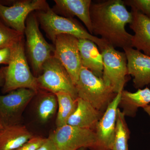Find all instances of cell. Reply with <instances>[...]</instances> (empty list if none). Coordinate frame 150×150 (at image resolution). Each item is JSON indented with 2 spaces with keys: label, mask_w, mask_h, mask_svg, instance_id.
<instances>
[{
  "label": "cell",
  "mask_w": 150,
  "mask_h": 150,
  "mask_svg": "<svg viewBox=\"0 0 150 150\" xmlns=\"http://www.w3.org/2000/svg\"><path fill=\"white\" fill-rule=\"evenodd\" d=\"M86 149H86V148H81V149H79L77 150H86Z\"/></svg>",
  "instance_id": "obj_31"
},
{
  "label": "cell",
  "mask_w": 150,
  "mask_h": 150,
  "mask_svg": "<svg viewBox=\"0 0 150 150\" xmlns=\"http://www.w3.org/2000/svg\"><path fill=\"white\" fill-rule=\"evenodd\" d=\"M132 20L129 27L134 31L131 47L150 56V18L136 9L131 8Z\"/></svg>",
  "instance_id": "obj_15"
},
{
  "label": "cell",
  "mask_w": 150,
  "mask_h": 150,
  "mask_svg": "<svg viewBox=\"0 0 150 150\" xmlns=\"http://www.w3.org/2000/svg\"><path fill=\"white\" fill-rule=\"evenodd\" d=\"M121 93H117L97 124L95 131L97 144L95 150L112 149L115 135L116 113L121 100Z\"/></svg>",
  "instance_id": "obj_12"
},
{
  "label": "cell",
  "mask_w": 150,
  "mask_h": 150,
  "mask_svg": "<svg viewBox=\"0 0 150 150\" xmlns=\"http://www.w3.org/2000/svg\"><path fill=\"white\" fill-rule=\"evenodd\" d=\"M149 103L150 89L146 87L143 89H139L134 93L123 90L121 92L119 106L123 108L122 112L125 116L134 117L139 108H144Z\"/></svg>",
  "instance_id": "obj_19"
},
{
  "label": "cell",
  "mask_w": 150,
  "mask_h": 150,
  "mask_svg": "<svg viewBox=\"0 0 150 150\" xmlns=\"http://www.w3.org/2000/svg\"><path fill=\"white\" fill-rule=\"evenodd\" d=\"M33 137L23 125L5 126L0 131V150H16Z\"/></svg>",
  "instance_id": "obj_18"
},
{
  "label": "cell",
  "mask_w": 150,
  "mask_h": 150,
  "mask_svg": "<svg viewBox=\"0 0 150 150\" xmlns=\"http://www.w3.org/2000/svg\"><path fill=\"white\" fill-rule=\"evenodd\" d=\"M37 93L22 88L0 95V118L4 127L19 124L24 109Z\"/></svg>",
  "instance_id": "obj_10"
},
{
  "label": "cell",
  "mask_w": 150,
  "mask_h": 150,
  "mask_svg": "<svg viewBox=\"0 0 150 150\" xmlns=\"http://www.w3.org/2000/svg\"><path fill=\"white\" fill-rule=\"evenodd\" d=\"M46 139L40 136H34L16 150H37L45 143Z\"/></svg>",
  "instance_id": "obj_25"
},
{
  "label": "cell",
  "mask_w": 150,
  "mask_h": 150,
  "mask_svg": "<svg viewBox=\"0 0 150 150\" xmlns=\"http://www.w3.org/2000/svg\"><path fill=\"white\" fill-rule=\"evenodd\" d=\"M125 5L136 9L150 18V0H125Z\"/></svg>",
  "instance_id": "obj_24"
},
{
  "label": "cell",
  "mask_w": 150,
  "mask_h": 150,
  "mask_svg": "<svg viewBox=\"0 0 150 150\" xmlns=\"http://www.w3.org/2000/svg\"><path fill=\"white\" fill-rule=\"evenodd\" d=\"M35 12L38 23L54 44L58 35L69 34L78 39L91 40L98 46L100 51L109 45L101 38L91 34L77 20L59 15L49 6L46 10Z\"/></svg>",
  "instance_id": "obj_2"
},
{
  "label": "cell",
  "mask_w": 150,
  "mask_h": 150,
  "mask_svg": "<svg viewBox=\"0 0 150 150\" xmlns=\"http://www.w3.org/2000/svg\"><path fill=\"white\" fill-rule=\"evenodd\" d=\"M143 108L145 112L147 113L150 117V105H148L147 106H146Z\"/></svg>",
  "instance_id": "obj_29"
},
{
  "label": "cell",
  "mask_w": 150,
  "mask_h": 150,
  "mask_svg": "<svg viewBox=\"0 0 150 150\" xmlns=\"http://www.w3.org/2000/svg\"><path fill=\"white\" fill-rule=\"evenodd\" d=\"M48 6L45 0L16 1L10 6L0 4V18L7 26L24 34L28 16L35 11L46 10Z\"/></svg>",
  "instance_id": "obj_9"
},
{
  "label": "cell",
  "mask_w": 150,
  "mask_h": 150,
  "mask_svg": "<svg viewBox=\"0 0 150 150\" xmlns=\"http://www.w3.org/2000/svg\"><path fill=\"white\" fill-rule=\"evenodd\" d=\"M24 34L26 37L28 55L34 76L37 77L41 74L44 63L54 56L55 47L43 37L34 13H31L28 17Z\"/></svg>",
  "instance_id": "obj_5"
},
{
  "label": "cell",
  "mask_w": 150,
  "mask_h": 150,
  "mask_svg": "<svg viewBox=\"0 0 150 150\" xmlns=\"http://www.w3.org/2000/svg\"><path fill=\"white\" fill-rule=\"evenodd\" d=\"M77 106L67 121V125L95 131L97 124L103 113L90 103L78 98Z\"/></svg>",
  "instance_id": "obj_16"
},
{
  "label": "cell",
  "mask_w": 150,
  "mask_h": 150,
  "mask_svg": "<svg viewBox=\"0 0 150 150\" xmlns=\"http://www.w3.org/2000/svg\"><path fill=\"white\" fill-rule=\"evenodd\" d=\"M11 47L0 49V64L8 65L11 57Z\"/></svg>",
  "instance_id": "obj_26"
},
{
  "label": "cell",
  "mask_w": 150,
  "mask_h": 150,
  "mask_svg": "<svg viewBox=\"0 0 150 150\" xmlns=\"http://www.w3.org/2000/svg\"><path fill=\"white\" fill-rule=\"evenodd\" d=\"M54 1L55 4L52 9L55 13L66 18L77 17L93 35L90 15L91 0H54Z\"/></svg>",
  "instance_id": "obj_14"
},
{
  "label": "cell",
  "mask_w": 150,
  "mask_h": 150,
  "mask_svg": "<svg viewBox=\"0 0 150 150\" xmlns=\"http://www.w3.org/2000/svg\"><path fill=\"white\" fill-rule=\"evenodd\" d=\"M127 61L128 75L134 77L135 88L150 84V56L131 47L123 48Z\"/></svg>",
  "instance_id": "obj_13"
},
{
  "label": "cell",
  "mask_w": 150,
  "mask_h": 150,
  "mask_svg": "<svg viewBox=\"0 0 150 150\" xmlns=\"http://www.w3.org/2000/svg\"><path fill=\"white\" fill-rule=\"evenodd\" d=\"M90 15L93 35H100L114 48L131 47L133 35L126 31L125 26L132 21V14L126 9L123 1L92 2Z\"/></svg>",
  "instance_id": "obj_1"
},
{
  "label": "cell",
  "mask_w": 150,
  "mask_h": 150,
  "mask_svg": "<svg viewBox=\"0 0 150 150\" xmlns=\"http://www.w3.org/2000/svg\"><path fill=\"white\" fill-rule=\"evenodd\" d=\"M48 138L59 150H77L82 148L95 150L97 144L96 134L93 130L67 124L56 128Z\"/></svg>",
  "instance_id": "obj_8"
},
{
  "label": "cell",
  "mask_w": 150,
  "mask_h": 150,
  "mask_svg": "<svg viewBox=\"0 0 150 150\" xmlns=\"http://www.w3.org/2000/svg\"><path fill=\"white\" fill-rule=\"evenodd\" d=\"M55 95L58 105L56 124V128H59L67 125L69 118L77 106V100L70 94L64 92H60Z\"/></svg>",
  "instance_id": "obj_20"
},
{
  "label": "cell",
  "mask_w": 150,
  "mask_h": 150,
  "mask_svg": "<svg viewBox=\"0 0 150 150\" xmlns=\"http://www.w3.org/2000/svg\"><path fill=\"white\" fill-rule=\"evenodd\" d=\"M37 150H59L58 148L49 138H47L46 142Z\"/></svg>",
  "instance_id": "obj_27"
},
{
  "label": "cell",
  "mask_w": 150,
  "mask_h": 150,
  "mask_svg": "<svg viewBox=\"0 0 150 150\" xmlns=\"http://www.w3.org/2000/svg\"><path fill=\"white\" fill-rule=\"evenodd\" d=\"M79 40L73 35L61 34L56 37L54 45V56L60 61L76 85L82 66Z\"/></svg>",
  "instance_id": "obj_11"
},
{
  "label": "cell",
  "mask_w": 150,
  "mask_h": 150,
  "mask_svg": "<svg viewBox=\"0 0 150 150\" xmlns=\"http://www.w3.org/2000/svg\"><path fill=\"white\" fill-rule=\"evenodd\" d=\"M42 92L38 97L36 112L40 122L45 123L56 113L58 109V101L55 94L48 91Z\"/></svg>",
  "instance_id": "obj_21"
},
{
  "label": "cell",
  "mask_w": 150,
  "mask_h": 150,
  "mask_svg": "<svg viewBox=\"0 0 150 150\" xmlns=\"http://www.w3.org/2000/svg\"><path fill=\"white\" fill-rule=\"evenodd\" d=\"M102 55L103 69L102 79L115 93L123 90L128 75L127 61L125 52L116 50L110 45L100 51Z\"/></svg>",
  "instance_id": "obj_7"
},
{
  "label": "cell",
  "mask_w": 150,
  "mask_h": 150,
  "mask_svg": "<svg viewBox=\"0 0 150 150\" xmlns=\"http://www.w3.org/2000/svg\"><path fill=\"white\" fill-rule=\"evenodd\" d=\"M37 81L39 89L54 94L64 92L78 98L74 83L62 63L54 56L43 64L41 74Z\"/></svg>",
  "instance_id": "obj_6"
},
{
  "label": "cell",
  "mask_w": 150,
  "mask_h": 150,
  "mask_svg": "<svg viewBox=\"0 0 150 150\" xmlns=\"http://www.w3.org/2000/svg\"><path fill=\"white\" fill-rule=\"evenodd\" d=\"M23 36L24 34L19 33L0 21V49L11 47Z\"/></svg>",
  "instance_id": "obj_23"
},
{
  "label": "cell",
  "mask_w": 150,
  "mask_h": 150,
  "mask_svg": "<svg viewBox=\"0 0 150 150\" xmlns=\"http://www.w3.org/2000/svg\"><path fill=\"white\" fill-rule=\"evenodd\" d=\"M6 69V67H3L0 69V87L3 86L4 83Z\"/></svg>",
  "instance_id": "obj_28"
},
{
  "label": "cell",
  "mask_w": 150,
  "mask_h": 150,
  "mask_svg": "<svg viewBox=\"0 0 150 150\" xmlns=\"http://www.w3.org/2000/svg\"><path fill=\"white\" fill-rule=\"evenodd\" d=\"M4 125H3L2 122L1 120V118H0V131L1 130H2L3 129H4Z\"/></svg>",
  "instance_id": "obj_30"
},
{
  "label": "cell",
  "mask_w": 150,
  "mask_h": 150,
  "mask_svg": "<svg viewBox=\"0 0 150 150\" xmlns=\"http://www.w3.org/2000/svg\"><path fill=\"white\" fill-rule=\"evenodd\" d=\"M75 86L78 98L90 103L103 113L117 94L102 78L97 76L83 67L81 69Z\"/></svg>",
  "instance_id": "obj_4"
},
{
  "label": "cell",
  "mask_w": 150,
  "mask_h": 150,
  "mask_svg": "<svg viewBox=\"0 0 150 150\" xmlns=\"http://www.w3.org/2000/svg\"><path fill=\"white\" fill-rule=\"evenodd\" d=\"M10 61L6 69L2 92L8 93L19 88L30 89L38 92L40 90L37 78L30 71L24 48V36L11 46Z\"/></svg>",
  "instance_id": "obj_3"
},
{
  "label": "cell",
  "mask_w": 150,
  "mask_h": 150,
  "mask_svg": "<svg viewBox=\"0 0 150 150\" xmlns=\"http://www.w3.org/2000/svg\"><path fill=\"white\" fill-rule=\"evenodd\" d=\"M130 134V131L125 120V115L118 108L116 113L114 141L111 150H129L128 140Z\"/></svg>",
  "instance_id": "obj_22"
},
{
  "label": "cell",
  "mask_w": 150,
  "mask_h": 150,
  "mask_svg": "<svg viewBox=\"0 0 150 150\" xmlns=\"http://www.w3.org/2000/svg\"><path fill=\"white\" fill-rule=\"evenodd\" d=\"M79 47L82 67L102 78L103 64L102 54L95 43L86 39H79Z\"/></svg>",
  "instance_id": "obj_17"
}]
</instances>
